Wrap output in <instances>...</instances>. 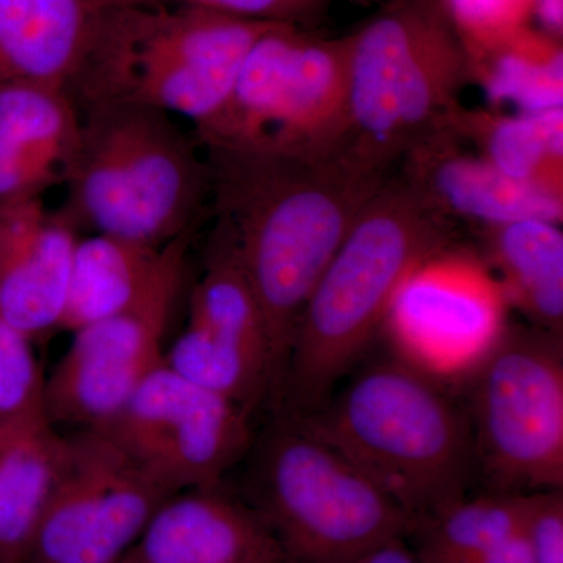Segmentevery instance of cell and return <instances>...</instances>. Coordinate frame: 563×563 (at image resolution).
I'll list each match as a JSON object with an SVG mask.
<instances>
[{
    "label": "cell",
    "instance_id": "cb8c5ba5",
    "mask_svg": "<svg viewBox=\"0 0 563 563\" xmlns=\"http://www.w3.org/2000/svg\"><path fill=\"white\" fill-rule=\"evenodd\" d=\"M528 493L459 499L413 529L421 563H472L523 529Z\"/></svg>",
    "mask_w": 563,
    "mask_h": 563
},
{
    "label": "cell",
    "instance_id": "603a6c76",
    "mask_svg": "<svg viewBox=\"0 0 563 563\" xmlns=\"http://www.w3.org/2000/svg\"><path fill=\"white\" fill-rule=\"evenodd\" d=\"M162 250L103 233L77 240L58 331L74 333L128 309L150 284Z\"/></svg>",
    "mask_w": 563,
    "mask_h": 563
},
{
    "label": "cell",
    "instance_id": "484cf974",
    "mask_svg": "<svg viewBox=\"0 0 563 563\" xmlns=\"http://www.w3.org/2000/svg\"><path fill=\"white\" fill-rule=\"evenodd\" d=\"M470 62L529 27L536 0H442Z\"/></svg>",
    "mask_w": 563,
    "mask_h": 563
},
{
    "label": "cell",
    "instance_id": "ac0fdd59",
    "mask_svg": "<svg viewBox=\"0 0 563 563\" xmlns=\"http://www.w3.org/2000/svg\"><path fill=\"white\" fill-rule=\"evenodd\" d=\"M79 132V111L60 88L0 91V209L43 199L63 185Z\"/></svg>",
    "mask_w": 563,
    "mask_h": 563
},
{
    "label": "cell",
    "instance_id": "4dcf8cb0",
    "mask_svg": "<svg viewBox=\"0 0 563 563\" xmlns=\"http://www.w3.org/2000/svg\"><path fill=\"white\" fill-rule=\"evenodd\" d=\"M472 563H533V559L523 533L520 532Z\"/></svg>",
    "mask_w": 563,
    "mask_h": 563
},
{
    "label": "cell",
    "instance_id": "3957f363",
    "mask_svg": "<svg viewBox=\"0 0 563 563\" xmlns=\"http://www.w3.org/2000/svg\"><path fill=\"white\" fill-rule=\"evenodd\" d=\"M273 24L181 3L106 7L92 13L65 91L77 111L143 107L198 129L220 113Z\"/></svg>",
    "mask_w": 563,
    "mask_h": 563
},
{
    "label": "cell",
    "instance_id": "9c48e42d",
    "mask_svg": "<svg viewBox=\"0 0 563 563\" xmlns=\"http://www.w3.org/2000/svg\"><path fill=\"white\" fill-rule=\"evenodd\" d=\"M465 383L476 472L488 492L561 490L562 336L507 324Z\"/></svg>",
    "mask_w": 563,
    "mask_h": 563
},
{
    "label": "cell",
    "instance_id": "2e32d148",
    "mask_svg": "<svg viewBox=\"0 0 563 563\" xmlns=\"http://www.w3.org/2000/svg\"><path fill=\"white\" fill-rule=\"evenodd\" d=\"M77 240L43 199L0 209V313L32 343L58 331Z\"/></svg>",
    "mask_w": 563,
    "mask_h": 563
},
{
    "label": "cell",
    "instance_id": "83f0119b",
    "mask_svg": "<svg viewBox=\"0 0 563 563\" xmlns=\"http://www.w3.org/2000/svg\"><path fill=\"white\" fill-rule=\"evenodd\" d=\"M92 11L132 3H181L233 16L313 29L328 14L333 0H88Z\"/></svg>",
    "mask_w": 563,
    "mask_h": 563
},
{
    "label": "cell",
    "instance_id": "1f68e13d",
    "mask_svg": "<svg viewBox=\"0 0 563 563\" xmlns=\"http://www.w3.org/2000/svg\"><path fill=\"white\" fill-rule=\"evenodd\" d=\"M536 18L543 25V32L561 40L563 24L562 0H536Z\"/></svg>",
    "mask_w": 563,
    "mask_h": 563
},
{
    "label": "cell",
    "instance_id": "6da1fadb",
    "mask_svg": "<svg viewBox=\"0 0 563 563\" xmlns=\"http://www.w3.org/2000/svg\"><path fill=\"white\" fill-rule=\"evenodd\" d=\"M209 209L228 225L257 296L279 395L307 299L374 192L391 173L346 147L313 157L203 147Z\"/></svg>",
    "mask_w": 563,
    "mask_h": 563
},
{
    "label": "cell",
    "instance_id": "7a4b0ae2",
    "mask_svg": "<svg viewBox=\"0 0 563 563\" xmlns=\"http://www.w3.org/2000/svg\"><path fill=\"white\" fill-rule=\"evenodd\" d=\"M453 243L454 222L395 169L363 207L307 299L274 412H317L383 329L404 277Z\"/></svg>",
    "mask_w": 563,
    "mask_h": 563
},
{
    "label": "cell",
    "instance_id": "52a82bcc",
    "mask_svg": "<svg viewBox=\"0 0 563 563\" xmlns=\"http://www.w3.org/2000/svg\"><path fill=\"white\" fill-rule=\"evenodd\" d=\"M247 479V504L285 563H343L417 526L299 415L274 412Z\"/></svg>",
    "mask_w": 563,
    "mask_h": 563
},
{
    "label": "cell",
    "instance_id": "4fadbf2b",
    "mask_svg": "<svg viewBox=\"0 0 563 563\" xmlns=\"http://www.w3.org/2000/svg\"><path fill=\"white\" fill-rule=\"evenodd\" d=\"M250 410L165 362L101 428L122 451L176 488L220 487L250 451Z\"/></svg>",
    "mask_w": 563,
    "mask_h": 563
},
{
    "label": "cell",
    "instance_id": "5bb4252c",
    "mask_svg": "<svg viewBox=\"0 0 563 563\" xmlns=\"http://www.w3.org/2000/svg\"><path fill=\"white\" fill-rule=\"evenodd\" d=\"M188 320L165 363L192 383L254 412L272 402L274 374L261 303L228 225L214 220Z\"/></svg>",
    "mask_w": 563,
    "mask_h": 563
},
{
    "label": "cell",
    "instance_id": "8fae6325",
    "mask_svg": "<svg viewBox=\"0 0 563 563\" xmlns=\"http://www.w3.org/2000/svg\"><path fill=\"white\" fill-rule=\"evenodd\" d=\"M177 493L106 433L79 429L24 563L118 561Z\"/></svg>",
    "mask_w": 563,
    "mask_h": 563
},
{
    "label": "cell",
    "instance_id": "9a60e30c",
    "mask_svg": "<svg viewBox=\"0 0 563 563\" xmlns=\"http://www.w3.org/2000/svg\"><path fill=\"white\" fill-rule=\"evenodd\" d=\"M396 173L446 220L477 228L518 220H563V196L515 180L485 162L448 125L426 133Z\"/></svg>",
    "mask_w": 563,
    "mask_h": 563
},
{
    "label": "cell",
    "instance_id": "44dd1931",
    "mask_svg": "<svg viewBox=\"0 0 563 563\" xmlns=\"http://www.w3.org/2000/svg\"><path fill=\"white\" fill-rule=\"evenodd\" d=\"M485 265L509 307L529 324L562 336L563 232L559 222L518 220L479 228Z\"/></svg>",
    "mask_w": 563,
    "mask_h": 563
},
{
    "label": "cell",
    "instance_id": "ba28073f",
    "mask_svg": "<svg viewBox=\"0 0 563 563\" xmlns=\"http://www.w3.org/2000/svg\"><path fill=\"white\" fill-rule=\"evenodd\" d=\"M202 147L313 157L347 132V41L273 24L251 47L217 117L192 129Z\"/></svg>",
    "mask_w": 563,
    "mask_h": 563
},
{
    "label": "cell",
    "instance_id": "e0dca14e",
    "mask_svg": "<svg viewBox=\"0 0 563 563\" xmlns=\"http://www.w3.org/2000/svg\"><path fill=\"white\" fill-rule=\"evenodd\" d=\"M274 550L250 504L210 487L172 496L129 553L136 563H252Z\"/></svg>",
    "mask_w": 563,
    "mask_h": 563
},
{
    "label": "cell",
    "instance_id": "7c38bea8",
    "mask_svg": "<svg viewBox=\"0 0 563 563\" xmlns=\"http://www.w3.org/2000/svg\"><path fill=\"white\" fill-rule=\"evenodd\" d=\"M507 309L483 257L453 243L404 277L384 328L395 357L444 385L468 379L507 328Z\"/></svg>",
    "mask_w": 563,
    "mask_h": 563
},
{
    "label": "cell",
    "instance_id": "d6a6232c",
    "mask_svg": "<svg viewBox=\"0 0 563 563\" xmlns=\"http://www.w3.org/2000/svg\"><path fill=\"white\" fill-rule=\"evenodd\" d=\"M252 563H285V561L280 550H274L272 553L262 555V558H258L257 561Z\"/></svg>",
    "mask_w": 563,
    "mask_h": 563
},
{
    "label": "cell",
    "instance_id": "4316f807",
    "mask_svg": "<svg viewBox=\"0 0 563 563\" xmlns=\"http://www.w3.org/2000/svg\"><path fill=\"white\" fill-rule=\"evenodd\" d=\"M33 343L0 313V417L46 410Z\"/></svg>",
    "mask_w": 563,
    "mask_h": 563
},
{
    "label": "cell",
    "instance_id": "277c9868",
    "mask_svg": "<svg viewBox=\"0 0 563 563\" xmlns=\"http://www.w3.org/2000/svg\"><path fill=\"white\" fill-rule=\"evenodd\" d=\"M299 417L417 525L465 498L477 474L468 415L443 384L398 357L366 366Z\"/></svg>",
    "mask_w": 563,
    "mask_h": 563
},
{
    "label": "cell",
    "instance_id": "30bf717a",
    "mask_svg": "<svg viewBox=\"0 0 563 563\" xmlns=\"http://www.w3.org/2000/svg\"><path fill=\"white\" fill-rule=\"evenodd\" d=\"M198 229L163 246L154 276L128 309L73 333L69 350L44 384V407L55 426L101 428L165 362L163 342Z\"/></svg>",
    "mask_w": 563,
    "mask_h": 563
},
{
    "label": "cell",
    "instance_id": "836d02e7",
    "mask_svg": "<svg viewBox=\"0 0 563 563\" xmlns=\"http://www.w3.org/2000/svg\"><path fill=\"white\" fill-rule=\"evenodd\" d=\"M110 563H136L135 559L132 558L131 553H128L125 555H122L121 559H118V561L110 562Z\"/></svg>",
    "mask_w": 563,
    "mask_h": 563
},
{
    "label": "cell",
    "instance_id": "f546056e",
    "mask_svg": "<svg viewBox=\"0 0 563 563\" xmlns=\"http://www.w3.org/2000/svg\"><path fill=\"white\" fill-rule=\"evenodd\" d=\"M409 537L398 536L374 543L343 563H421Z\"/></svg>",
    "mask_w": 563,
    "mask_h": 563
},
{
    "label": "cell",
    "instance_id": "d4e9b609",
    "mask_svg": "<svg viewBox=\"0 0 563 563\" xmlns=\"http://www.w3.org/2000/svg\"><path fill=\"white\" fill-rule=\"evenodd\" d=\"M531 25L473 58V84L493 102H512L518 113L563 109L562 46Z\"/></svg>",
    "mask_w": 563,
    "mask_h": 563
},
{
    "label": "cell",
    "instance_id": "d6986e66",
    "mask_svg": "<svg viewBox=\"0 0 563 563\" xmlns=\"http://www.w3.org/2000/svg\"><path fill=\"white\" fill-rule=\"evenodd\" d=\"M66 454L46 410L0 417V563L25 562Z\"/></svg>",
    "mask_w": 563,
    "mask_h": 563
},
{
    "label": "cell",
    "instance_id": "7402d4cb",
    "mask_svg": "<svg viewBox=\"0 0 563 563\" xmlns=\"http://www.w3.org/2000/svg\"><path fill=\"white\" fill-rule=\"evenodd\" d=\"M443 124L506 176L563 196V109L506 114L461 103Z\"/></svg>",
    "mask_w": 563,
    "mask_h": 563
},
{
    "label": "cell",
    "instance_id": "8992f818",
    "mask_svg": "<svg viewBox=\"0 0 563 563\" xmlns=\"http://www.w3.org/2000/svg\"><path fill=\"white\" fill-rule=\"evenodd\" d=\"M347 41L344 146L393 173L442 125L473 84L472 62L442 0H390Z\"/></svg>",
    "mask_w": 563,
    "mask_h": 563
},
{
    "label": "cell",
    "instance_id": "5b68a950",
    "mask_svg": "<svg viewBox=\"0 0 563 563\" xmlns=\"http://www.w3.org/2000/svg\"><path fill=\"white\" fill-rule=\"evenodd\" d=\"M60 211L79 232L165 246L201 228L210 173L195 131L143 107L79 111Z\"/></svg>",
    "mask_w": 563,
    "mask_h": 563
},
{
    "label": "cell",
    "instance_id": "f1b7e54d",
    "mask_svg": "<svg viewBox=\"0 0 563 563\" xmlns=\"http://www.w3.org/2000/svg\"><path fill=\"white\" fill-rule=\"evenodd\" d=\"M533 563H563V490L528 493L523 529Z\"/></svg>",
    "mask_w": 563,
    "mask_h": 563
},
{
    "label": "cell",
    "instance_id": "ffe728a7",
    "mask_svg": "<svg viewBox=\"0 0 563 563\" xmlns=\"http://www.w3.org/2000/svg\"><path fill=\"white\" fill-rule=\"evenodd\" d=\"M88 0H0V91L65 90L92 18Z\"/></svg>",
    "mask_w": 563,
    "mask_h": 563
}]
</instances>
